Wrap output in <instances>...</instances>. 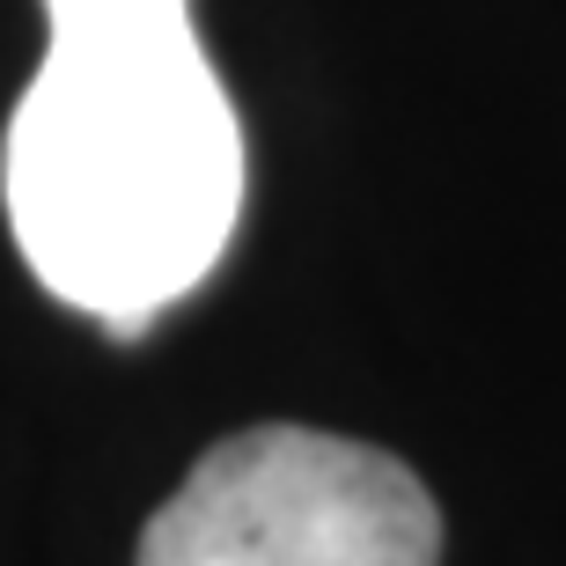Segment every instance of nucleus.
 <instances>
[{"mask_svg":"<svg viewBox=\"0 0 566 566\" xmlns=\"http://www.w3.org/2000/svg\"><path fill=\"white\" fill-rule=\"evenodd\" d=\"M140 566H441V515L390 449L251 427L147 515Z\"/></svg>","mask_w":566,"mask_h":566,"instance_id":"f03ea898","label":"nucleus"},{"mask_svg":"<svg viewBox=\"0 0 566 566\" xmlns=\"http://www.w3.org/2000/svg\"><path fill=\"white\" fill-rule=\"evenodd\" d=\"M44 22L0 147L8 229L44 294L140 332L229 251L243 126L191 0H44Z\"/></svg>","mask_w":566,"mask_h":566,"instance_id":"f257e3e1","label":"nucleus"}]
</instances>
